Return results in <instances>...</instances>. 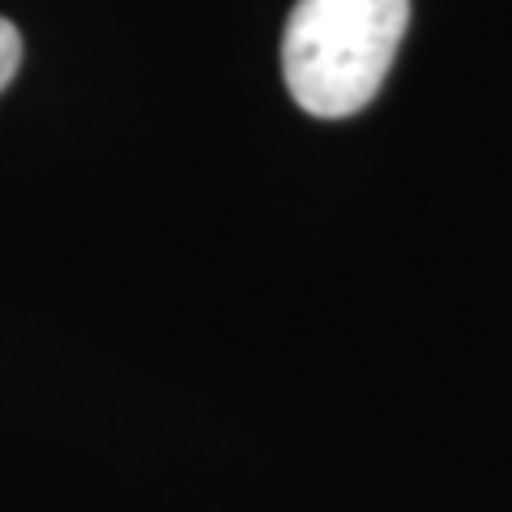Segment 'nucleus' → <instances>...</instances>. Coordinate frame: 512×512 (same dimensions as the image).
<instances>
[{
	"mask_svg": "<svg viewBox=\"0 0 512 512\" xmlns=\"http://www.w3.org/2000/svg\"><path fill=\"white\" fill-rule=\"evenodd\" d=\"M410 26V0H299L282 35V77L316 120H346L380 94Z\"/></svg>",
	"mask_w": 512,
	"mask_h": 512,
	"instance_id": "nucleus-1",
	"label": "nucleus"
},
{
	"mask_svg": "<svg viewBox=\"0 0 512 512\" xmlns=\"http://www.w3.org/2000/svg\"><path fill=\"white\" fill-rule=\"evenodd\" d=\"M18 64H22V35H18V26H13L9 18H0V90L13 82Z\"/></svg>",
	"mask_w": 512,
	"mask_h": 512,
	"instance_id": "nucleus-2",
	"label": "nucleus"
}]
</instances>
